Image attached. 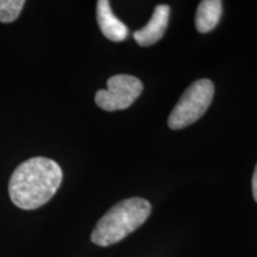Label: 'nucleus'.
<instances>
[{
  "label": "nucleus",
  "mask_w": 257,
  "mask_h": 257,
  "mask_svg": "<svg viewBox=\"0 0 257 257\" xmlns=\"http://www.w3.org/2000/svg\"><path fill=\"white\" fill-rule=\"evenodd\" d=\"M143 83L136 76L118 74L107 80V89H99L95 94V104L104 111L125 110L142 94Z\"/></svg>",
  "instance_id": "nucleus-4"
},
{
  "label": "nucleus",
  "mask_w": 257,
  "mask_h": 257,
  "mask_svg": "<svg viewBox=\"0 0 257 257\" xmlns=\"http://www.w3.org/2000/svg\"><path fill=\"white\" fill-rule=\"evenodd\" d=\"M62 178V169L55 161L32 157L12 173L9 182L10 198L22 210H36L55 195Z\"/></svg>",
  "instance_id": "nucleus-1"
},
{
  "label": "nucleus",
  "mask_w": 257,
  "mask_h": 257,
  "mask_svg": "<svg viewBox=\"0 0 257 257\" xmlns=\"http://www.w3.org/2000/svg\"><path fill=\"white\" fill-rule=\"evenodd\" d=\"M24 5V0H0V22L2 23L15 22Z\"/></svg>",
  "instance_id": "nucleus-8"
},
{
  "label": "nucleus",
  "mask_w": 257,
  "mask_h": 257,
  "mask_svg": "<svg viewBox=\"0 0 257 257\" xmlns=\"http://www.w3.org/2000/svg\"><path fill=\"white\" fill-rule=\"evenodd\" d=\"M169 15L170 8L168 5L156 6L152 18L146 27L134 32L135 41L141 47H150L157 43L161 38L165 36V32L169 23Z\"/></svg>",
  "instance_id": "nucleus-5"
},
{
  "label": "nucleus",
  "mask_w": 257,
  "mask_h": 257,
  "mask_svg": "<svg viewBox=\"0 0 257 257\" xmlns=\"http://www.w3.org/2000/svg\"><path fill=\"white\" fill-rule=\"evenodd\" d=\"M150 212L152 205L143 198H128L117 202L96 223L91 240L99 246L120 242L144 224Z\"/></svg>",
  "instance_id": "nucleus-2"
},
{
  "label": "nucleus",
  "mask_w": 257,
  "mask_h": 257,
  "mask_svg": "<svg viewBox=\"0 0 257 257\" xmlns=\"http://www.w3.org/2000/svg\"><path fill=\"white\" fill-rule=\"evenodd\" d=\"M213 95L214 85L211 80L200 79L193 82L170 112L168 126L180 130L195 123L210 107Z\"/></svg>",
  "instance_id": "nucleus-3"
},
{
  "label": "nucleus",
  "mask_w": 257,
  "mask_h": 257,
  "mask_svg": "<svg viewBox=\"0 0 257 257\" xmlns=\"http://www.w3.org/2000/svg\"><path fill=\"white\" fill-rule=\"evenodd\" d=\"M223 14V3L220 0H202L195 15V28L201 34L213 30L219 23Z\"/></svg>",
  "instance_id": "nucleus-7"
},
{
  "label": "nucleus",
  "mask_w": 257,
  "mask_h": 257,
  "mask_svg": "<svg viewBox=\"0 0 257 257\" xmlns=\"http://www.w3.org/2000/svg\"><path fill=\"white\" fill-rule=\"evenodd\" d=\"M96 22L102 35L110 41L121 42L126 40L128 28L113 14L107 0H99L96 3Z\"/></svg>",
  "instance_id": "nucleus-6"
},
{
  "label": "nucleus",
  "mask_w": 257,
  "mask_h": 257,
  "mask_svg": "<svg viewBox=\"0 0 257 257\" xmlns=\"http://www.w3.org/2000/svg\"><path fill=\"white\" fill-rule=\"evenodd\" d=\"M251 188H252L253 199H255V201L257 202V165H256V167H255V170H253V174H252Z\"/></svg>",
  "instance_id": "nucleus-9"
}]
</instances>
